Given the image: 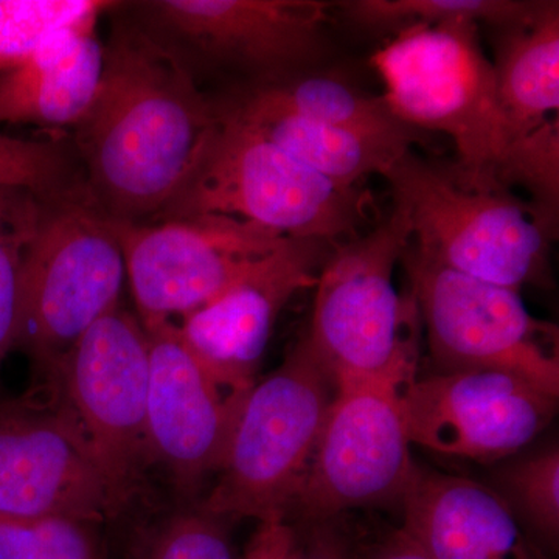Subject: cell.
Instances as JSON below:
<instances>
[{"label": "cell", "instance_id": "obj_1", "mask_svg": "<svg viewBox=\"0 0 559 559\" xmlns=\"http://www.w3.org/2000/svg\"><path fill=\"white\" fill-rule=\"evenodd\" d=\"M216 121L218 105L189 66L138 22H121L105 43L97 94L72 128L91 200L112 219H156Z\"/></svg>", "mask_w": 559, "mask_h": 559}, {"label": "cell", "instance_id": "obj_2", "mask_svg": "<svg viewBox=\"0 0 559 559\" xmlns=\"http://www.w3.org/2000/svg\"><path fill=\"white\" fill-rule=\"evenodd\" d=\"M216 105L218 121L197 164L154 221L224 215L294 240L358 237L369 194L342 189Z\"/></svg>", "mask_w": 559, "mask_h": 559}, {"label": "cell", "instance_id": "obj_3", "mask_svg": "<svg viewBox=\"0 0 559 559\" xmlns=\"http://www.w3.org/2000/svg\"><path fill=\"white\" fill-rule=\"evenodd\" d=\"M384 83L382 95L396 119L421 131L443 132L454 142L460 182L506 190L499 170L509 138L496 97L492 62L479 24L457 20L411 25L371 57Z\"/></svg>", "mask_w": 559, "mask_h": 559}, {"label": "cell", "instance_id": "obj_4", "mask_svg": "<svg viewBox=\"0 0 559 559\" xmlns=\"http://www.w3.org/2000/svg\"><path fill=\"white\" fill-rule=\"evenodd\" d=\"M411 241L409 218L393 204L380 226L334 246L320 270L307 336L334 381L401 390L417 378L421 318L414 296H400L393 283Z\"/></svg>", "mask_w": 559, "mask_h": 559}, {"label": "cell", "instance_id": "obj_5", "mask_svg": "<svg viewBox=\"0 0 559 559\" xmlns=\"http://www.w3.org/2000/svg\"><path fill=\"white\" fill-rule=\"evenodd\" d=\"M336 389L305 333L249 390L212 488L197 506L226 521H288Z\"/></svg>", "mask_w": 559, "mask_h": 559}, {"label": "cell", "instance_id": "obj_6", "mask_svg": "<svg viewBox=\"0 0 559 559\" xmlns=\"http://www.w3.org/2000/svg\"><path fill=\"white\" fill-rule=\"evenodd\" d=\"M418 259L520 293L550 280L557 231L509 190L471 189L409 150L385 171Z\"/></svg>", "mask_w": 559, "mask_h": 559}, {"label": "cell", "instance_id": "obj_7", "mask_svg": "<svg viewBox=\"0 0 559 559\" xmlns=\"http://www.w3.org/2000/svg\"><path fill=\"white\" fill-rule=\"evenodd\" d=\"M127 264L119 235L90 193L47 202L25 264L16 349L50 381L92 325L120 307Z\"/></svg>", "mask_w": 559, "mask_h": 559}, {"label": "cell", "instance_id": "obj_8", "mask_svg": "<svg viewBox=\"0 0 559 559\" xmlns=\"http://www.w3.org/2000/svg\"><path fill=\"white\" fill-rule=\"evenodd\" d=\"M401 263L439 373L498 370L559 399L558 329L530 314L520 293L418 259Z\"/></svg>", "mask_w": 559, "mask_h": 559}, {"label": "cell", "instance_id": "obj_9", "mask_svg": "<svg viewBox=\"0 0 559 559\" xmlns=\"http://www.w3.org/2000/svg\"><path fill=\"white\" fill-rule=\"evenodd\" d=\"M148 373V334L120 305L84 333L47 381L79 423L119 511L139 495L151 466Z\"/></svg>", "mask_w": 559, "mask_h": 559}, {"label": "cell", "instance_id": "obj_10", "mask_svg": "<svg viewBox=\"0 0 559 559\" xmlns=\"http://www.w3.org/2000/svg\"><path fill=\"white\" fill-rule=\"evenodd\" d=\"M329 2L320 0H154L138 24L189 66L252 76L255 84L299 75L329 47Z\"/></svg>", "mask_w": 559, "mask_h": 559}, {"label": "cell", "instance_id": "obj_11", "mask_svg": "<svg viewBox=\"0 0 559 559\" xmlns=\"http://www.w3.org/2000/svg\"><path fill=\"white\" fill-rule=\"evenodd\" d=\"M307 476L288 516L294 524L342 520L356 510L401 507L415 465L400 389L336 382Z\"/></svg>", "mask_w": 559, "mask_h": 559}, {"label": "cell", "instance_id": "obj_12", "mask_svg": "<svg viewBox=\"0 0 559 559\" xmlns=\"http://www.w3.org/2000/svg\"><path fill=\"white\" fill-rule=\"evenodd\" d=\"M143 323L178 322L259 270L289 238L231 216L114 219Z\"/></svg>", "mask_w": 559, "mask_h": 559}, {"label": "cell", "instance_id": "obj_13", "mask_svg": "<svg viewBox=\"0 0 559 559\" xmlns=\"http://www.w3.org/2000/svg\"><path fill=\"white\" fill-rule=\"evenodd\" d=\"M120 511L86 437L50 382L0 401V518L103 524Z\"/></svg>", "mask_w": 559, "mask_h": 559}, {"label": "cell", "instance_id": "obj_14", "mask_svg": "<svg viewBox=\"0 0 559 559\" xmlns=\"http://www.w3.org/2000/svg\"><path fill=\"white\" fill-rule=\"evenodd\" d=\"M400 403L411 444L477 463L520 454L558 409L557 396L498 370L415 378L400 390Z\"/></svg>", "mask_w": 559, "mask_h": 559}, {"label": "cell", "instance_id": "obj_15", "mask_svg": "<svg viewBox=\"0 0 559 559\" xmlns=\"http://www.w3.org/2000/svg\"><path fill=\"white\" fill-rule=\"evenodd\" d=\"M143 323V322H142ZM148 334L146 441L159 466L190 502L221 468L246 395L221 388L202 369L171 320L143 323Z\"/></svg>", "mask_w": 559, "mask_h": 559}, {"label": "cell", "instance_id": "obj_16", "mask_svg": "<svg viewBox=\"0 0 559 559\" xmlns=\"http://www.w3.org/2000/svg\"><path fill=\"white\" fill-rule=\"evenodd\" d=\"M333 242L289 238L259 270L176 322L183 344L221 388L248 395L280 312L314 288Z\"/></svg>", "mask_w": 559, "mask_h": 559}, {"label": "cell", "instance_id": "obj_17", "mask_svg": "<svg viewBox=\"0 0 559 559\" xmlns=\"http://www.w3.org/2000/svg\"><path fill=\"white\" fill-rule=\"evenodd\" d=\"M400 510L432 559H550L495 489L468 477L417 466Z\"/></svg>", "mask_w": 559, "mask_h": 559}, {"label": "cell", "instance_id": "obj_18", "mask_svg": "<svg viewBox=\"0 0 559 559\" xmlns=\"http://www.w3.org/2000/svg\"><path fill=\"white\" fill-rule=\"evenodd\" d=\"M98 21L58 33L20 68L0 75V127L72 130L90 109L105 68Z\"/></svg>", "mask_w": 559, "mask_h": 559}, {"label": "cell", "instance_id": "obj_19", "mask_svg": "<svg viewBox=\"0 0 559 559\" xmlns=\"http://www.w3.org/2000/svg\"><path fill=\"white\" fill-rule=\"evenodd\" d=\"M496 97L509 148L559 110V3L539 2L532 20L495 28Z\"/></svg>", "mask_w": 559, "mask_h": 559}, {"label": "cell", "instance_id": "obj_20", "mask_svg": "<svg viewBox=\"0 0 559 559\" xmlns=\"http://www.w3.org/2000/svg\"><path fill=\"white\" fill-rule=\"evenodd\" d=\"M219 105L235 119L342 189H359L364 179L384 176L406 151L412 150L344 128L259 108L237 97Z\"/></svg>", "mask_w": 559, "mask_h": 559}, {"label": "cell", "instance_id": "obj_21", "mask_svg": "<svg viewBox=\"0 0 559 559\" xmlns=\"http://www.w3.org/2000/svg\"><path fill=\"white\" fill-rule=\"evenodd\" d=\"M237 98L259 108L344 128L406 148L421 139V132L396 119L384 98L373 97L333 76L299 73L272 83L253 84Z\"/></svg>", "mask_w": 559, "mask_h": 559}, {"label": "cell", "instance_id": "obj_22", "mask_svg": "<svg viewBox=\"0 0 559 559\" xmlns=\"http://www.w3.org/2000/svg\"><path fill=\"white\" fill-rule=\"evenodd\" d=\"M496 495L547 557L559 547V450L558 444L530 454L513 455L495 471Z\"/></svg>", "mask_w": 559, "mask_h": 559}, {"label": "cell", "instance_id": "obj_23", "mask_svg": "<svg viewBox=\"0 0 559 559\" xmlns=\"http://www.w3.org/2000/svg\"><path fill=\"white\" fill-rule=\"evenodd\" d=\"M49 201L27 187L0 183V367L16 349L25 264Z\"/></svg>", "mask_w": 559, "mask_h": 559}, {"label": "cell", "instance_id": "obj_24", "mask_svg": "<svg viewBox=\"0 0 559 559\" xmlns=\"http://www.w3.org/2000/svg\"><path fill=\"white\" fill-rule=\"evenodd\" d=\"M353 24L400 32L411 25L466 20L506 28L532 20L539 2L527 0H355L341 3Z\"/></svg>", "mask_w": 559, "mask_h": 559}, {"label": "cell", "instance_id": "obj_25", "mask_svg": "<svg viewBox=\"0 0 559 559\" xmlns=\"http://www.w3.org/2000/svg\"><path fill=\"white\" fill-rule=\"evenodd\" d=\"M116 7L106 0H0V75L31 60L58 33Z\"/></svg>", "mask_w": 559, "mask_h": 559}, {"label": "cell", "instance_id": "obj_26", "mask_svg": "<svg viewBox=\"0 0 559 559\" xmlns=\"http://www.w3.org/2000/svg\"><path fill=\"white\" fill-rule=\"evenodd\" d=\"M100 527L79 518H0V559H108Z\"/></svg>", "mask_w": 559, "mask_h": 559}, {"label": "cell", "instance_id": "obj_27", "mask_svg": "<svg viewBox=\"0 0 559 559\" xmlns=\"http://www.w3.org/2000/svg\"><path fill=\"white\" fill-rule=\"evenodd\" d=\"M499 186L524 187L533 198V209L557 229L559 200V121L558 117L539 130L513 143L499 170Z\"/></svg>", "mask_w": 559, "mask_h": 559}, {"label": "cell", "instance_id": "obj_28", "mask_svg": "<svg viewBox=\"0 0 559 559\" xmlns=\"http://www.w3.org/2000/svg\"><path fill=\"white\" fill-rule=\"evenodd\" d=\"M140 559H237L227 521L190 506L171 514L146 539Z\"/></svg>", "mask_w": 559, "mask_h": 559}, {"label": "cell", "instance_id": "obj_29", "mask_svg": "<svg viewBox=\"0 0 559 559\" xmlns=\"http://www.w3.org/2000/svg\"><path fill=\"white\" fill-rule=\"evenodd\" d=\"M293 538L282 559H355V532L342 520L294 524Z\"/></svg>", "mask_w": 559, "mask_h": 559}, {"label": "cell", "instance_id": "obj_30", "mask_svg": "<svg viewBox=\"0 0 559 559\" xmlns=\"http://www.w3.org/2000/svg\"><path fill=\"white\" fill-rule=\"evenodd\" d=\"M355 559H432L404 527H392L374 538L356 536Z\"/></svg>", "mask_w": 559, "mask_h": 559}, {"label": "cell", "instance_id": "obj_31", "mask_svg": "<svg viewBox=\"0 0 559 559\" xmlns=\"http://www.w3.org/2000/svg\"><path fill=\"white\" fill-rule=\"evenodd\" d=\"M293 532L294 525L288 521L259 522L240 559H282Z\"/></svg>", "mask_w": 559, "mask_h": 559}]
</instances>
